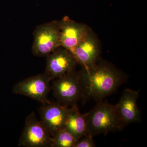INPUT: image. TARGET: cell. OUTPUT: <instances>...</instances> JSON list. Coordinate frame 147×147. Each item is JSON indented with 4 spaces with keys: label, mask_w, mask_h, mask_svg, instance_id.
<instances>
[{
    "label": "cell",
    "mask_w": 147,
    "mask_h": 147,
    "mask_svg": "<svg viewBox=\"0 0 147 147\" xmlns=\"http://www.w3.org/2000/svg\"><path fill=\"white\" fill-rule=\"evenodd\" d=\"M82 88V100L99 101L115 91L126 81V77L117 69L105 63L96 64L91 68L79 71Z\"/></svg>",
    "instance_id": "obj_1"
},
{
    "label": "cell",
    "mask_w": 147,
    "mask_h": 147,
    "mask_svg": "<svg viewBox=\"0 0 147 147\" xmlns=\"http://www.w3.org/2000/svg\"><path fill=\"white\" fill-rule=\"evenodd\" d=\"M86 114L88 132L93 137L124 128L118 118L115 105L107 100L97 101L94 108Z\"/></svg>",
    "instance_id": "obj_2"
},
{
    "label": "cell",
    "mask_w": 147,
    "mask_h": 147,
    "mask_svg": "<svg viewBox=\"0 0 147 147\" xmlns=\"http://www.w3.org/2000/svg\"><path fill=\"white\" fill-rule=\"evenodd\" d=\"M53 81L51 90L58 102L69 107L82 100L79 72H76L74 69Z\"/></svg>",
    "instance_id": "obj_3"
},
{
    "label": "cell",
    "mask_w": 147,
    "mask_h": 147,
    "mask_svg": "<svg viewBox=\"0 0 147 147\" xmlns=\"http://www.w3.org/2000/svg\"><path fill=\"white\" fill-rule=\"evenodd\" d=\"M61 47L59 21L39 25L34 32L32 53L38 57H47Z\"/></svg>",
    "instance_id": "obj_4"
},
{
    "label": "cell",
    "mask_w": 147,
    "mask_h": 147,
    "mask_svg": "<svg viewBox=\"0 0 147 147\" xmlns=\"http://www.w3.org/2000/svg\"><path fill=\"white\" fill-rule=\"evenodd\" d=\"M51 79L44 73L30 76L18 82L13 87V92L36 100L42 104L49 102L48 96L51 90Z\"/></svg>",
    "instance_id": "obj_5"
},
{
    "label": "cell",
    "mask_w": 147,
    "mask_h": 147,
    "mask_svg": "<svg viewBox=\"0 0 147 147\" xmlns=\"http://www.w3.org/2000/svg\"><path fill=\"white\" fill-rule=\"evenodd\" d=\"M51 137L42 122L33 112L26 119L18 145L23 147H50Z\"/></svg>",
    "instance_id": "obj_6"
},
{
    "label": "cell",
    "mask_w": 147,
    "mask_h": 147,
    "mask_svg": "<svg viewBox=\"0 0 147 147\" xmlns=\"http://www.w3.org/2000/svg\"><path fill=\"white\" fill-rule=\"evenodd\" d=\"M77 63L72 53L60 47L47 56L45 73L53 81L74 70Z\"/></svg>",
    "instance_id": "obj_7"
},
{
    "label": "cell",
    "mask_w": 147,
    "mask_h": 147,
    "mask_svg": "<svg viewBox=\"0 0 147 147\" xmlns=\"http://www.w3.org/2000/svg\"><path fill=\"white\" fill-rule=\"evenodd\" d=\"M139 90L126 89L115 108L118 118L123 128L129 124L139 122L141 114L137 105Z\"/></svg>",
    "instance_id": "obj_8"
},
{
    "label": "cell",
    "mask_w": 147,
    "mask_h": 147,
    "mask_svg": "<svg viewBox=\"0 0 147 147\" xmlns=\"http://www.w3.org/2000/svg\"><path fill=\"white\" fill-rule=\"evenodd\" d=\"M68 108L59 102L50 101L40 107V120L51 137L64 128Z\"/></svg>",
    "instance_id": "obj_9"
},
{
    "label": "cell",
    "mask_w": 147,
    "mask_h": 147,
    "mask_svg": "<svg viewBox=\"0 0 147 147\" xmlns=\"http://www.w3.org/2000/svg\"><path fill=\"white\" fill-rule=\"evenodd\" d=\"M59 21L60 28L61 47L69 51L73 55L74 52L90 30L84 24L77 23L67 16Z\"/></svg>",
    "instance_id": "obj_10"
},
{
    "label": "cell",
    "mask_w": 147,
    "mask_h": 147,
    "mask_svg": "<svg viewBox=\"0 0 147 147\" xmlns=\"http://www.w3.org/2000/svg\"><path fill=\"white\" fill-rule=\"evenodd\" d=\"M99 50L96 38L90 30L76 46L73 55L84 68H91L97 64Z\"/></svg>",
    "instance_id": "obj_11"
},
{
    "label": "cell",
    "mask_w": 147,
    "mask_h": 147,
    "mask_svg": "<svg viewBox=\"0 0 147 147\" xmlns=\"http://www.w3.org/2000/svg\"><path fill=\"white\" fill-rule=\"evenodd\" d=\"M64 128L78 140L88 134L86 114H81L77 104L69 107Z\"/></svg>",
    "instance_id": "obj_12"
},
{
    "label": "cell",
    "mask_w": 147,
    "mask_h": 147,
    "mask_svg": "<svg viewBox=\"0 0 147 147\" xmlns=\"http://www.w3.org/2000/svg\"><path fill=\"white\" fill-rule=\"evenodd\" d=\"M78 141L70 132L63 128L51 137L50 147H75Z\"/></svg>",
    "instance_id": "obj_13"
},
{
    "label": "cell",
    "mask_w": 147,
    "mask_h": 147,
    "mask_svg": "<svg viewBox=\"0 0 147 147\" xmlns=\"http://www.w3.org/2000/svg\"><path fill=\"white\" fill-rule=\"evenodd\" d=\"M93 137L90 134H87L79 140L75 145V147H96Z\"/></svg>",
    "instance_id": "obj_14"
}]
</instances>
